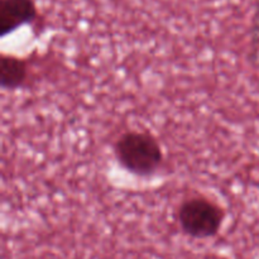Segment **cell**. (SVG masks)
I'll return each mask as SVG.
<instances>
[{
	"mask_svg": "<svg viewBox=\"0 0 259 259\" xmlns=\"http://www.w3.org/2000/svg\"><path fill=\"white\" fill-rule=\"evenodd\" d=\"M177 219L184 234L192 239H210L219 233L224 211L215 202L204 197H192L182 202Z\"/></svg>",
	"mask_w": 259,
	"mask_h": 259,
	"instance_id": "cell-2",
	"label": "cell"
},
{
	"mask_svg": "<svg viewBox=\"0 0 259 259\" xmlns=\"http://www.w3.org/2000/svg\"><path fill=\"white\" fill-rule=\"evenodd\" d=\"M37 18L34 0H2L0 35L3 38Z\"/></svg>",
	"mask_w": 259,
	"mask_h": 259,
	"instance_id": "cell-3",
	"label": "cell"
},
{
	"mask_svg": "<svg viewBox=\"0 0 259 259\" xmlns=\"http://www.w3.org/2000/svg\"><path fill=\"white\" fill-rule=\"evenodd\" d=\"M255 186H257V189H258V191H259V180H258L257 184H255Z\"/></svg>",
	"mask_w": 259,
	"mask_h": 259,
	"instance_id": "cell-5",
	"label": "cell"
},
{
	"mask_svg": "<svg viewBox=\"0 0 259 259\" xmlns=\"http://www.w3.org/2000/svg\"><path fill=\"white\" fill-rule=\"evenodd\" d=\"M28 76L27 63L15 56L3 55L0 58V86L3 90H15L25 82Z\"/></svg>",
	"mask_w": 259,
	"mask_h": 259,
	"instance_id": "cell-4",
	"label": "cell"
},
{
	"mask_svg": "<svg viewBox=\"0 0 259 259\" xmlns=\"http://www.w3.org/2000/svg\"><path fill=\"white\" fill-rule=\"evenodd\" d=\"M119 164L136 176H151L163 162V151L153 136L144 132L121 134L114 147Z\"/></svg>",
	"mask_w": 259,
	"mask_h": 259,
	"instance_id": "cell-1",
	"label": "cell"
}]
</instances>
